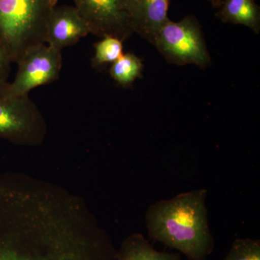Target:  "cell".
<instances>
[{"label":"cell","mask_w":260,"mask_h":260,"mask_svg":"<svg viewBox=\"0 0 260 260\" xmlns=\"http://www.w3.org/2000/svg\"><path fill=\"white\" fill-rule=\"evenodd\" d=\"M83 198L25 174H0V260H116Z\"/></svg>","instance_id":"cell-1"},{"label":"cell","mask_w":260,"mask_h":260,"mask_svg":"<svg viewBox=\"0 0 260 260\" xmlns=\"http://www.w3.org/2000/svg\"><path fill=\"white\" fill-rule=\"evenodd\" d=\"M207 194V189H194L150 205L145 215L150 239L177 249L188 260L206 259L215 246Z\"/></svg>","instance_id":"cell-2"},{"label":"cell","mask_w":260,"mask_h":260,"mask_svg":"<svg viewBox=\"0 0 260 260\" xmlns=\"http://www.w3.org/2000/svg\"><path fill=\"white\" fill-rule=\"evenodd\" d=\"M56 0H0V41L12 63L46 44L48 22Z\"/></svg>","instance_id":"cell-3"},{"label":"cell","mask_w":260,"mask_h":260,"mask_svg":"<svg viewBox=\"0 0 260 260\" xmlns=\"http://www.w3.org/2000/svg\"><path fill=\"white\" fill-rule=\"evenodd\" d=\"M47 126L42 112L28 95L15 97L0 88V138L13 144H42Z\"/></svg>","instance_id":"cell-4"},{"label":"cell","mask_w":260,"mask_h":260,"mask_svg":"<svg viewBox=\"0 0 260 260\" xmlns=\"http://www.w3.org/2000/svg\"><path fill=\"white\" fill-rule=\"evenodd\" d=\"M154 45L172 64H194L205 68L210 63L201 27L192 15L179 22L169 20L160 29Z\"/></svg>","instance_id":"cell-5"},{"label":"cell","mask_w":260,"mask_h":260,"mask_svg":"<svg viewBox=\"0 0 260 260\" xmlns=\"http://www.w3.org/2000/svg\"><path fill=\"white\" fill-rule=\"evenodd\" d=\"M18 69L15 80L3 87L11 96L28 95L37 87L56 81L62 66L61 51L48 45L39 44L28 49L17 61Z\"/></svg>","instance_id":"cell-6"},{"label":"cell","mask_w":260,"mask_h":260,"mask_svg":"<svg viewBox=\"0 0 260 260\" xmlns=\"http://www.w3.org/2000/svg\"><path fill=\"white\" fill-rule=\"evenodd\" d=\"M129 0H73L90 32L124 42L134 32L128 13Z\"/></svg>","instance_id":"cell-7"},{"label":"cell","mask_w":260,"mask_h":260,"mask_svg":"<svg viewBox=\"0 0 260 260\" xmlns=\"http://www.w3.org/2000/svg\"><path fill=\"white\" fill-rule=\"evenodd\" d=\"M90 34L88 23L75 7L56 6L48 22L45 43L61 51Z\"/></svg>","instance_id":"cell-8"},{"label":"cell","mask_w":260,"mask_h":260,"mask_svg":"<svg viewBox=\"0 0 260 260\" xmlns=\"http://www.w3.org/2000/svg\"><path fill=\"white\" fill-rule=\"evenodd\" d=\"M170 0H129L127 10L134 32L155 44L162 27L169 21Z\"/></svg>","instance_id":"cell-9"},{"label":"cell","mask_w":260,"mask_h":260,"mask_svg":"<svg viewBox=\"0 0 260 260\" xmlns=\"http://www.w3.org/2000/svg\"><path fill=\"white\" fill-rule=\"evenodd\" d=\"M216 16L223 23L244 25L259 32L260 8L254 0H223Z\"/></svg>","instance_id":"cell-10"},{"label":"cell","mask_w":260,"mask_h":260,"mask_svg":"<svg viewBox=\"0 0 260 260\" xmlns=\"http://www.w3.org/2000/svg\"><path fill=\"white\" fill-rule=\"evenodd\" d=\"M116 260H181L177 253L158 251L141 234H133L121 242Z\"/></svg>","instance_id":"cell-11"},{"label":"cell","mask_w":260,"mask_h":260,"mask_svg":"<svg viewBox=\"0 0 260 260\" xmlns=\"http://www.w3.org/2000/svg\"><path fill=\"white\" fill-rule=\"evenodd\" d=\"M143 65L141 59L132 53L122 54L113 63L111 77L122 87H129L137 78H141Z\"/></svg>","instance_id":"cell-12"},{"label":"cell","mask_w":260,"mask_h":260,"mask_svg":"<svg viewBox=\"0 0 260 260\" xmlns=\"http://www.w3.org/2000/svg\"><path fill=\"white\" fill-rule=\"evenodd\" d=\"M122 41L113 37H103L100 42L94 45L95 54L92 64L99 68L109 63L115 62L123 54Z\"/></svg>","instance_id":"cell-13"},{"label":"cell","mask_w":260,"mask_h":260,"mask_svg":"<svg viewBox=\"0 0 260 260\" xmlns=\"http://www.w3.org/2000/svg\"><path fill=\"white\" fill-rule=\"evenodd\" d=\"M223 260H260L259 239H237Z\"/></svg>","instance_id":"cell-14"},{"label":"cell","mask_w":260,"mask_h":260,"mask_svg":"<svg viewBox=\"0 0 260 260\" xmlns=\"http://www.w3.org/2000/svg\"><path fill=\"white\" fill-rule=\"evenodd\" d=\"M11 63L3 43L0 41V88L8 83Z\"/></svg>","instance_id":"cell-15"},{"label":"cell","mask_w":260,"mask_h":260,"mask_svg":"<svg viewBox=\"0 0 260 260\" xmlns=\"http://www.w3.org/2000/svg\"><path fill=\"white\" fill-rule=\"evenodd\" d=\"M214 8H220L223 3V0H209Z\"/></svg>","instance_id":"cell-16"}]
</instances>
